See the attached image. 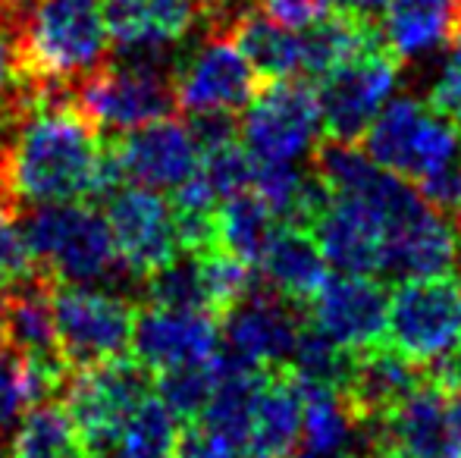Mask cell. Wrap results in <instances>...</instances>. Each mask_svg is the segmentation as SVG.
Returning a JSON list of instances; mask_svg holds the SVG:
<instances>
[{
	"instance_id": "cell-43",
	"label": "cell",
	"mask_w": 461,
	"mask_h": 458,
	"mask_svg": "<svg viewBox=\"0 0 461 458\" xmlns=\"http://www.w3.org/2000/svg\"><path fill=\"white\" fill-rule=\"evenodd\" d=\"M292 458H330V455H321V453H311V449H304V453L292 455Z\"/></svg>"
},
{
	"instance_id": "cell-19",
	"label": "cell",
	"mask_w": 461,
	"mask_h": 458,
	"mask_svg": "<svg viewBox=\"0 0 461 458\" xmlns=\"http://www.w3.org/2000/svg\"><path fill=\"white\" fill-rule=\"evenodd\" d=\"M461 261V232L452 227L443 211L424 204L408 220L386 232L383 248V274H395L402 280L437 276L456 270Z\"/></svg>"
},
{
	"instance_id": "cell-30",
	"label": "cell",
	"mask_w": 461,
	"mask_h": 458,
	"mask_svg": "<svg viewBox=\"0 0 461 458\" xmlns=\"http://www.w3.org/2000/svg\"><path fill=\"white\" fill-rule=\"evenodd\" d=\"M82 453L79 434L67 405L44 399L25 411L6 455L10 458H73Z\"/></svg>"
},
{
	"instance_id": "cell-10",
	"label": "cell",
	"mask_w": 461,
	"mask_h": 458,
	"mask_svg": "<svg viewBox=\"0 0 461 458\" xmlns=\"http://www.w3.org/2000/svg\"><path fill=\"white\" fill-rule=\"evenodd\" d=\"M261 88V76L232 35H207L198 50L173 69L176 107L198 113H239Z\"/></svg>"
},
{
	"instance_id": "cell-37",
	"label": "cell",
	"mask_w": 461,
	"mask_h": 458,
	"mask_svg": "<svg viewBox=\"0 0 461 458\" xmlns=\"http://www.w3.org/2000/svg\"><path fill=\"white\" fill-rule=\"evenodd\" d=\"M427 104L461 129V19L449 35V60H446L443 76H439V82L433 85Z\"/></svg>"
},
{
	"instance_id": "cell-47",
	"label": "cell",
	"mask_w": 461,
	"mask_h": 458,
	"mask_svg": "<svg viewBox=\"0 0 461 458\" xmlns=\"http://www.w3.org/2000/svg\"><path fill=\"white\" fill-rule=\"evenodd\" d=\"M0 449H4V443H0Z\"/></svg>"
},
{
	"instance_id": "cell-23",
	"label": "cell",
	"mask_w": 461,
	"mask_h": 458,
	"mask_svg": "<svg viewBox=\"0 0 461 458\" xmlns=\"http://www.w3.org/2000/svg\"><path fill=\"white\" fill-rule=\"evenodd\" d=\"M302 440V399L285 367L264 373L255 411H251L245 458H292Z\"/></svg>"
},
{
	"instance_id": "cell-28",
	"label": "cell",
	"mask_w": 461,
	"mask_h": 458,
	"mask_svg": "<svg viewBox=\"0 0 461 458\" xmlns=\"http://www.w3.org/2000/svg\"><path fill=\"white\" fill-rule=\"evenodd\" d=\"M217 248L239 257L249 267H258L267 251V242L276 229L274 211L264 204L258 192L245 189L239 195H230L217 208Z\"/></svg>"
},
{
	"instance_id": "cell-44",
	"label": "cell",
	"mask_w": 461,
	"mask_h": 458,
	"mask_svg": "<svg viewBox=\"0 0 461 458\" xmlns=\"http://www.w3.org/2000/svg\"><path fill=\"white\" fill-rule=\"evenodd\" d=\"M456 217H458V227H461V198H458V208H456ZM461 232V229H458Z\"/></svg>"
},
{
	"instance_id": "cell-42",
	"label": "cell",
	"mask_w": 461,
	"mask_h": 458,
	"mask_svg": "<svg viewBox=\"0 0 461 458\" xmlns=\"http://www.w3.org/2000/svg\"><path fill=\"white\" fill-rule=\"evenodd\" d=\"M367 458H408V455H402L399 449L393 446V443H386V440H380V436H376L374 446H370V455Z\"/></svg>"
},
{
	"instance_id": "cell-46",
	"label": "cell",
	"mask_w": 461,
	"mask_h": 458,
	"mask_svg": "<svg viewBox=\"0 0 461 458\" xmlns=\"http://www.w3.org/2000/svg\"><path fill=\"white\" fill-rule=\"evenodd\" d=\"M458 19H461V0H458Z\"/></svg>"
},
{
	"instance_id": "cell-12",
	"label": "cell",
	"mask_w": 461,
	"mask_h": 458,
	"mask_svg": "<svg viewBox=\"0 0 461 458\" xmlns=\"http://www.w3.org/2000/svg\"><path fill=\"white\" fill-rule=\"evenodd\" d=\"M220 324V343L226 346V352H220L223 358L251 371H279L295 352L304 320L298 305L285 301L270 286H251L249 295Z\"/></svg>"
},
{
	"instance_id": "cell-11",
	"label": "cell",
	"mask_w": 461,
	"mask_h": 458,
	"mask_svg": "<svg viewBox=\"0 0 461 458\" xmlns=\"http://www.w3.org/2000/svg\"><path fill=\"white\" fill-rule=\"evenodd\" d=\"M107 227L126 274L148 280L179 257L173 208L160 192L126 185L107 198Z\"/></svg>"
},
{
	"instance_id": "cell-38",
	"label": "cell",
	"mask_w": 461,
	"mask_h": 458,
	"mask_svg": "<svg viewBox=\"0 0 461 458\" xmlns=\"http://www.w3.org/2000/svg\"><path fill=\"white\" fill-rule=\"evenodd\" d=\"M258 10L276 25L298 31L311 29L330 13V0H258Z\"/></svg>"
},
{
	"instance_id": "cell-5",
	"label": "cell",
	"mask_w": 461,
	"mask_h": 458,
	"mask_svg": "<svg viewBox=\"0 0 461 458\" xmlns=\"http://www.w3.org/2000/svg\"><path fill=\"white\" fill-rule=\"evenodd\" d=\"M386 346L411 364H443L461 348V274L402 280L389 299Z\"/></svg>"
},
{
	"instance_id": "cell-31",
	"label": "cell",
	"mask_w": 461,
	"mask_h": 458,
	"mask_svg": "<svg viewBox=\"0 0 461 458\" xmlns=\"http://www.w3.org/2000/svg\"><path fill=\"white\" fill-rule=\"evenodd\" d=\"M176 418L158 396H148L129 424L122 427L116 446L107 458H173L176 453Z\"/></svg>"
},
{
	"instance_id": "cell-29",
	"label": "cell",
	"mask_w": 461,
	"mask_h": 458,
	"mask_svg": "<svg viewBox=\"0 0 461 458\" xmlns=\"http://www.w3.org/2000/svg\"><path fill=\"white\" fill-rule=\"evenodd\" d=\"M430 107L418 98H395L374 116V122L367 126L365 139V154L374 164H380L383 170L395 173L405 179L408 160H411V148L418 139V129L424 122V116Z\"/></svg>"
},
{
	"instance_id": "cell-17",
	"label": "cell",
	"mask_w": 461,
	"mask_h": 458,
	"mask_svg": "<svg viewBox=\"0 0 461 458\" xmlns=\"http://www.w3.org/2000/svg\"><path fill=\"white\" fill-rule=\"evenodd\" d=\"M376 427L380 440L393 443L408 458H456L449 390L433 371H427L424 383L408 392Z\"/></svg>"
},
{
	"instance_id": "cell-33",
	"label": "cell",
	"mask_w": 461,
	"mask_h": 458,
	"mask_svg": "<svg viewBox=\"0 0 461 458\" xmlns=\"http://www.w3.org/2000/svg\"><path fill=\"white\" fill-rule=\"evenodd\" d=\"M220 377V364L217 358L204 361V364H185V367H173V371L158 373L154 380V396L170 409V415L176 421H194L201 415V409L211 399L213 386Z\"/></svg>"
},
{
	"instance_id": "cell-16",
	"label": "cell",
	"mask_w": 461,
	"mask_h": 458,
	"mask_svg": "<svg viewBox=\"0 0 461 458\" xmlns=\"http://www.w3.org/2000/svg\"><path fill=\"white\" fill-rule=\"evenodd\" d=\"M104 25L126 57L167 54L201 22V0H101Z\"/></svg>"
},
{
	"instance_id": "cell-25",
	"label": "cell",
	"mask_w": 461,
	"mask_h": 458,
	"mask_svg": "<svg viewBox=\"0 0 461 458\" xmlns=\"http://www.w3.org/2000/svg\"><path fill=\"white\" fill-rule=\"evenodd\" d=\"M295 377V373H292ZM298 399H302V440L304 449L330 458H358L361 440L358 430L365 424L348 409L346 396L327 386L298 380Z\"/></svg>"
},
{
	"instance_id": "cell-36",
	"label": "cell",
	"mask_w": 461,
	"mask_h": 458,
	"mask_svg": "<svg viewBox=\"0 0 461 458\" xmlns=\"http://www.w3.org/2000/svg\"><path fill=\"white\" fill-rule=\"evenodd\" d=\"M173 458H245L242 446L213 430L204 421H185V427L176 434V453Z\"/></svg>"
},
{
	"instance_id": "cell-20",
	"label": "cell",
	"mask_w": 461,
	"mask_h": 458,
	"mask_svg": "<svg viewBox=\"0 0 461 458\" xmlns=\"http://www.w3.org/2000/svg\"><path fill=\"white\" fill-rule=\"evenodd\" d=\"M0 339L29 358L48 364H67L57 346L54 324V283L35 274L23 283L0 289Z\"/></svg>"
},
{
	"instance_id": "cell-14",
	"label": "cell",
	"mask_w": 461,
	"mask_h": 458,
	"mask_svg": "<svg viewBox=\"0 0 461 458\" xmlns=\"http://www.w3.org/2000/svg\"><path fill=\"white\" fill-rule=\"evenodd\" d=\"M132 358L148 373L204 364L220 355V320L204 311L148 305L135 311Z\"/></svg>"
},
{
	"instance_id": "cell-24",
	"label": "cell",
	"mask_w": 461,
	"mask_h": 458,
	"mask_svg": "<svg viewBox=\"0 0 461 458\" xmlns=\"http://www.w3.org/2000/svg\"><path fill=\"white\" fill-rule=\"evenodd\" d=\"M67 364H48V361L29 358L25 352L13 348L0 339V443L4 436L44 399H57L69 380Z\"/></svg>"
},
{
	"instance_id": "cell-21",
	"label": "cell",
	"mask_w": 461,
	"mask_h": 458,
	"mask_svg": "<svg viewBox=\"0 0 461 458\" xmlns=\"http://www.w3.org/2000/svg\"><path fill=\"white\" fill-rule=\"evenodd\" d=\"M258 267L264 270L267 286L298 308H308L330 280V264L321 251V242L314 238V232L295 223H276Z\"/></svg>"
},
{
	"instance_id": "cell-13",
	"label": "cell",
	"mask_w": 461,
	"mask_h": 458,
	"mask_svg": "<svg viewBox=\"0 0 461 458\" xmlns=\"http://www.w3.org/2000/svg\"><path fill=\"white\" fill-rule=\"evenodd\" d=\"M107 148L122 183L154 192L176 189L192 176L201 160L192 126L176 116H164V120L113 135Z\"/></svg>"
},
{
	"instance_id": "cell-40",
	"label": "cell",
	"mask_w": 461,
	"mask_h": 458,
	"mask_svg": "<svg viewBox=\"0 0 461 458\" xmlns=\"http://www.w3.org/2000/svg\"><path fill=\"white\" fill-rule=\"evenodd\" d=\"M449 418H452V436H456V458H461V386H452L449 390Z\"/></svg>"
},
{
	"instance_id": "cell-7",
	"label": "cell",
	"mask_w": 461,
	"mask_h": 458,
	"mask_svg": "<svg viewBox=\"0 0 461 458\" xmlns=\"http://www.w3.org/2000/svg\"><path fill=\"white\" fill-rule=\"evenodd\" d=\"M323 129L317 85L304 76L261 82L239 122L245 151L264 164H295Z\"/></svg>"
},
{
	"instance_id": "cell-32",
	"label": "cell",
	"mask_w": 461,
	"mask_h": 458,
	"mask_svg": "<svg viewBox=\"0 0 461 458\" xmlns=\"http://www.w3.org/2000/svg\"><path fill=\"white\" fill-rule=\"evenodd\" d=\"M355 358L358 352H348V348L336 346L333 339H327L323 333H317L314 327H302L298 333L295 352H292V373L298 380H308V383L327 386V390L342 392L352 380Z\"/></svg>"
},
{
	"instance_id": "cell-3",
	"label": "cell",
	"mask_w": 461,
	"mask_h": 458,
	"mask_svg": "<svg viewBox=\"0 0 461 458\" xmlns=\"http://www.w3.org/2000/svg\"><path fill=\"white\" fill-rule=\"evenodd\" d=\"M19 227L38 274L54 286H92L126 274L107 217L92 202L35 204Z\"/></svg>"
},
{
	"instance_id": "cell-1",
	"label": "cell",
	"mask_w": 461,
	"mask_h": 458,
	"mask_svg": "<svg viewBox=\"0 0 461 458\" xmlns=\"http://www.w3.org/2000/svg\"><path fill=\"white\" fill-rule=\"evenodd\" d=\"M122 185L107 141L76 107L73 88H38L16 120L0 164V198L13 208L107 202Z\"/></svg>"
},
{
	"instance_id": "cell-26",
	"label": "cell",
	"mask_w": 461,
	"mask_h": 458,
	"mask_svg": "<svg viewBox=\"0 0 461 458\" xmlns=\"http://www.w3.org/2000/svg\"><path fill=\"white\" fill-rule=\"evenodd\" d=\"M458 22V0H389L380 16L386 48L399 60L433 50L449 41Z\"/></svg>"
},
{
	"instance_id": "cell-9",
	"label": "cell",
	"mask_w": 461,
	"mask_h": 458,
	"mask_svg": "<svg viewBox=\"0 0 461 458\" xmlns=\"http://www.w3.org/2000/svg\"><path fill=\"white\" fill-rule=\"evenodd\" d=\"M399 57L386 48V41H376L374 48L361 50L358 57L317 79V98H321L327 139L358 141L393 94L395 82H399Z\"/></svg>"
},
{
	"instance_id": "cell-2",
	"label": "cell",
	"mask_w": 461,
	"mask_h": 458,
	"mask_svg": "<svg viewBox=\"0 0 461 458\" xmlns=\"http://www.w3.org/2000/svg\"><path fill=\"white\" fill-rule=\"evenodd\" d=\"M13 44L29 88H73L107 57L101 0H32L13 29Z\"/></svg>"
},
{
	"instance_id": "cell-8",
	"label": "cell",
	"mask_w": 461,
	"mask_h": 458,
	"mask_svg": "<svg viewBox=\"0 0 461 458\" xmlns=\"http://www.w3.org/2000/svg\"><path fill=\"white\" fill-rule=\"evenodd\" d=\"M54 324L60 358L69 371L126 358L132 346L135 308L92 286H54Z\"/></svg>"
},
{
	"instance_id": "cell-22",
	"label": "cell",
	"mask_w": 461,
	"mask_h": 458,
	"mask_svg": "<svg viewBox=\"0 0 461 458\" xmlns=\"http://www.w3.org/2000/svg\"><path fill=\"white\" fill-rule=\"evenodd\" d=\"M424 367L405 361L389 346H374L367 352H358L352 380L342 396L361 424H380L408 392L424 383Z\"/></svg>"
},
{
	"instance_id": "cell-41",
	"label": "cell",
	"mask_w": 461,
	"mask_h": 458,
	"mask_svg": "<svg viewBox=\"0 0 461 458\" xmlns=\"http://www.w3.org/2000/svg\"><path fill=\"white\" fill-rule=\"evenodd\" d=\"M13 126H16V120H13L10 113L0 111V164H4V154H6V145H10Z\"/></svg>"
},
{
	"instance_id": "cell-39",
	"label": "cell",
	"mask_w": 461,
	"mask_h": 458,
	"mask_svg": "<svg viewBox=\"0 0 461 458\" xmlns=\"http://www.w3.org/2000/svg\"><path fill=\"white\" fill-rule=\"evenodd\" d=\"M389 0H333V10L348 13V16L367 19V22H380L383 10Z\"/></svg>"
},
{
	"instance_id": "cell-6",
	"label": "cell",
	"mask_w": 461,
	"mask_h": 458,
	"mask_svg": "<svg viewBox=\"0 0 461 458\" xmlns=\"http://www.w3.org/2000/svg\"><path fill=\"white\" fill-rule=\"evenodd\" d=\"M151 396V373L135 358H113L73 371L63 386V405L79 434L82 453L107 458L129 418Z\"/></svg>"
},
{
	"instance_id": "cell-35",
	"label": "cell",
	"mask_w": 461,
	"mask_h": 458,
	"mask_svg": "<svg viewBox=\"0 0 461 458\" xmlns=\"http://www.w3.org/2000/svg\"><path fill=\"white\" fill-rule=\"evenodd\" d=\"M38 267L19 227V211L0 198V289L35 276Z\"/></svg>"
},
{
	"instance_id": "cell-4",
	"label": "cell",
	"mask_w": 461,
	"mask_h": 458,
	"mask_svg": "<svg viewBox=\"0 0 461 458\" xmlns=\"http://www.w3.org/2000/svg\"><path fill=\"white\" fill-rule=\"evenodd\" d=\"M167 54L129 57L120 67H97L73 85V101L97 132H129L179 111Z\"/></svg>"
},
{
	"instance_id": "cell-15",
	"label": "cell",
	"mask_w": 461,
	"mask_h": 458,
	"mask_svg": "<svg viewBox=\"0 0 461 458\" xmlns=\"http://www.w3.org/2000/svg\"><path fill=\"white\" fill-rule=\"evenodd\" d=\"M386 289L365 274H342L308 305V324L348 352H367L386 337Z\"/></svg>"
},
{
	"instance_id": "cell-45",
	"label": "cell",
	"mask_w": 461,
	"mask_h": 458,
	"mask_svg": "<svg viewBox=\"0 0 461 458\" xmlns=\"http://www.w3.org/2000/svg\"><path fill=\"white\" fill-rule=\"evenodd\" d=\"M73 458H88V455H86V453H79V455H73Z\"/></svg>"
},
{
	"instance_id": "cell-18",
	"label": "cell",
	"mask_w": 461,
	"mask_h": 458,
	"mask_svg": "<svg viewBox=\"0 0 461 458\" xmlns=\"http://www.w3.org/2000/svg\"><path fill=\"white\" fill-rule=\"evenodd\" d=\"M314 238L327 264L342 274H383V248H386V227L380 214L358 198L333 195L314 223Z\"/></svg>"
},
{
	"instance_id": "cell-27",
	"label": "cell",
	"mask_w": 461,
	"mask_h": 458,
	"mask_svg": "<svg viewBox=\"0 0 461 458\" xmlns=\"http://www.w3.org/2000/svg\"><path fill=\"white\" fill-rule=\"evenodd\" d=\"M261 82L267 79H289L304 73V41L285 25H276L261 10L239 19V25L230 31Z\"/></svg>"
},
{
	"instance_id": "cell-34",
	"label": "cell",
	"mask_w": 461,
	"mask_h": 458,
	"mask_svg": "<svg viewBox=\"0 0 461 458\" xmlns=\"http://www.w3.org/2000/svg\"><path fill=\"white\" fill-rule=\"evenodd\" d=\"M148 301L158 308H179V311L211 314L194 255L176 257V261L167 264L164 270L148 276Z\"/></svg>"
}]
</instances>
